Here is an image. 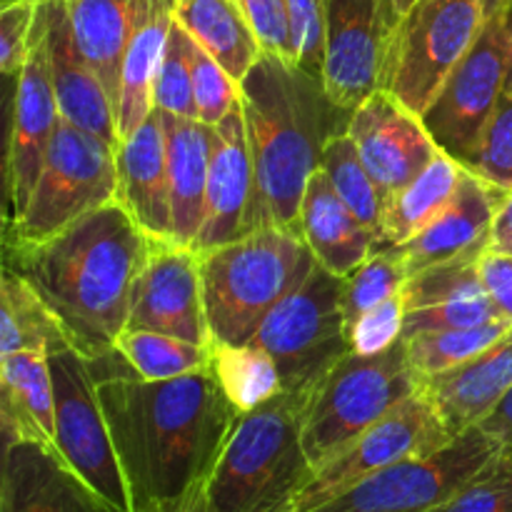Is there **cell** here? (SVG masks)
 <instances>
[{"label":"cell","instance_id":"cell-19","mask_svg":"<svg viewBox=\"0 0 512 512\" xmlns=\"http://www.w3.org/2000/svg\"><path fill=\"white\" fill-rule=\"evenodd\" d=\"M0 512H120L58 453L30 440L3 448Z\"/></svg>","mask_w":512,"mask_h":512},{"label":"cell","instance_id":"cell-28","mask_svg":"<svg viewBox=\"0 0 512 512\" xmlns=\"http://www.w3.org/2000/svg\"><path fill=\"white\" fill-rule=\"evenodd\" d=\"M0 423L3 443L30 440L60 455L48 355L13 353L0 358Z\"/></svg>","mask_w":512,"mask_h":512},{"label":"cell","instance_id":"cell-38","mask_svg":"<svg viewBox=\"0 0 512 512\" xmlns=\"http://www.w3.org/2000/svg\"><path fill=\"white\" fill-rule=\"evenodd\" d=\"M153 108L160 113L198 120V105L190 75V35L175 20L163 60L153 80Z\"/></svg>","mask_w":512,"mask_h":512},{"label":"cell","instance_id":"cell-35","mask_svg":"<svg viewBox=\"0 0 512 512\" xmlns=\"http://www.w3.org/2000/svg\"><path fill=\"white\" fill-rule=\"evenodd\" d=\"M512 328V318H498L490 323L473 325V328H448V330H428V333H415L405 338L408 345V363L420 380L430 375L445 373L465 360L475 358L485 348L503 338Z\"/></svg>","mask_w":512,"mask_h":512},{"label":"cell","instance_id":"cell-18","mask_svg":"<svg viewBox=\"0 0 512 512\" xmlns=\"http://www.w3.org/2000/svg\"><path fill=\"white\" fill-rule=\"evenodd\" d=\"M348 135L385 198L423 173L440 153L423 118L390 90L370 95L353 110Z\"/></svg>","mask_w":512,"mask_h":512},{"label":"cell","instance_id":"cell-41","mask_svg":"<svg viewBox=\"0 0 512 512\" xmlns=\"http://www.w3.org/2000/svg\"><path fill=\"white\" fill-rule=\"evenodd\" d=\"M190 75H193L198 120L205 125H218L238 105L240 85L193 38H190Z\"/></svg>","mask_w":512,"mask_h":512},{"label":"cell","instance_id":"cell-29","mask_svg":"<svg viewBox=\"0 0 512 512\" xmlns=\"http://www.w3.org/2000/svg\"><path fill=\"white\" fill-rule=\"evenodd\" d=\"M175 20L238 85L263 55L240 0H178Z\"/></svg>","mask_w":512,"mask_h":512},{"label":"cell","instance_id":"cell-5","mask_svg":"<svg viewBox=\"0 0 512 512\" xmlns=\"http://www.w3.org/2000/svg\"><path fill=\"white\" fill-rule=\"evenodd\" d=\"M315 263L300 230L283 225H263L200 253L213 345L250 343L270 310L308 278Z\"/></svg>","mask_w":512,"mask_h":512},{"label":"cell","instance_id":"cell-30","mask_svg":"<svg viewBox=\"0 0 512 512\" xmlns=\"http://www.w3.org/2000/svg\"><path fill=\"white\" fill-rule=\"evenodd\" d=\"M70 33L118 108L120 70L133 25V0H63Z\"/></svg>","mask_w":512,"mask_h":512},{"label":"cell","instance_id":"cell-44","mask_svg":"<svg viewBox=\"0 0 512 512\" xmlns=\"http://www.w3.org/2000/svg\"><path fill=\"white\" fill-rule=\"evenodd\" d=\"M38 5L35 0L0 5V70L8 78H18L28 63Z\"/></svg>","mask_w":512,"mask_h":512},{"label":"cell","instance_id":"cell-50","mask_svg":"<svg viewBox=\"0 0 512 512\" xmlns=\"http://www.w3.org/2000/svg\"><path fill=\"white\" fill-rule=\"evenodd\" d=\"M512 0H480V8H483V18H498V15L508 13Z\"/></svg>","mask_w":512,"mask_h":512},{"label":"cell","instance_id":"cell-15","mask_svg":"<svg viewBox=\"0 0 512 512\" xmlns=\"http://www.w3.org/2000/svg\"><path fill=\"white\" fill-rule=\"evenodd\" d=\"M128 328L213 348L198 250L170 238H150L148 255L130 293Z\"/></svg>","mask_w":512,"mask_h":512},{"label":"cell","instance_id":"cell-8","mask_svg":"<svg viewBox=\"0 0 512 512\" xmlns=\"http://www.w3.org/2000/svg\"><path fill=\"white\" fill-rule=\"evenodd\" d=\"M250 343L278 363L285 390H313L330 368L353 353L343 310V278L315 263L308 278L270 310Z\"/></svg>","mask_w":512,"mask_h":512},{"label":"cell","instance_id":"cell-37","mask_svg":"<svg viewBox=\"0 0 512 512\" xmlns=\"http://www.w3.org/2000/svg\"><path fill=\"white\" fill-rule=\"evenodd\" d=\"M405 283L408 268L398 245H378L360 268L343 278V310L348 325L400 293Z\"/></svg>","mask_w":512,"mask_h":512},{"label":"cell","instance_id":"cell-11","mask_svg":"<svg viewBox=\"0 0 512 512\" xmlns=\"http://www.w3.org/2000/svg\"><path fill=\"white\" fill-rule=\"evenodd\" d=\"M325 13V93L353 113L370 95L388 90L405 15L395 0H325Z\"/></svg>","mask_w":512,"mask_h":512},{"label":"cell","instance_id":"cell-51","mask_svg":"<svg viewBox=\"0 0 512 512\" xmlns=\"http://www.w3.org/2000/svg\"><path fill=\"white\" fill-rule=\"evenodd\" d=\"M505 28H508V75H505V93L512 95V3L505 13Z\"/></svg>","mask_w":512,"mask_h":512},{"label":"cell","instance_id":"cell-39","mask_svg":"<svg viewBox=\"0 0 512 512\" xmlns=\"http://www.w3.org/2000/svg\"><path fill=\"white\" fill-rule=\"evenodd\" d=\"M463 168L495 188L512 190V95H500L498 108L490 115Z\"/></svg>","mask_w":512,"mask_h":512},{"label":"cell","instance_id":"cell-53","mask_svg":"<svg viewBox=\"0 0 512 512\" xmlns=\"http://www.w3.org/2000/svg\"><path fill=\"white\" fill-rule=\"evenodd\" d=\"M5 3H15V0H0V5H5ZM35 3H45V0H35Z\"/></svg>","mask_w":512,"mask_h":512},{"label":"cell","instance_id":"cell-47","mask_svg":"<svg viewBox=\"0 0 512 512\" xmlns=\"http://www.w3.org/2000/svg\"><path fill=\"white\" fill-rule=\"evenodd\" d=\"M480 428L488 435H493L495 443L500 445V450L512 458V390L505 395L503 403L480 423Z\"/></svg>","mask_w":512,"mask_h":512},{"label":"cell","instance_id":"cell-21","mask_svg":"<svg viewBox=\"0 0 512 512\" xmlns=\"http://www.w3.org/2000/svg\"><path fill=\"white\" fill-rule=\"evenodd\" d=\"M505 193L508 190L495 188L465 170L443 213L430 220L408 243L398 245L408 278L463 255H483L490 248V230Z\"/></svg>","mask_w":512,"mask_h":512},{"label":"cell","instance_id":"cell-16","mask_svg":"<svg viewBox=\"0 0 512 512\" xmlns=\"http://www.w3.org/2000/svg\"><path fill=\"white\" fill-rule=\"evenodd\" d=\"M13 98L8 160H5V188H8V223L18 218L28 205L30 193L43 170L53 135L58 130L60 105L50 73L48 45H45L40 13L35 18L33 45L25 68L20 70Z\"/></svg>","mask_w":512,"mask_h":512},{"label":"cell","instance_id":"cell-2","mask_svg":"<svg viewBox=\"0 0 512 512\" xmlns=\"http://www.w3.org/2000/svg\"><path fill=\"white\" fill-rule=\"evenodd\" d=\"M150 235L115 200L48 240L5 245V268L40 295L85 358L115 350L128 328L130 293L148 255Z\"/></svg>","mask_w":512,"mask_h":512},{"label":"cell","instance_id":"cell-42","mask_svg":"<svg viewBox=\"0 0 512 512\" xmlns=\"http://www.w3.org/2000/svg\"><path fill=\"white\" fill-rule=\"evenodd\" d=\"M285 3H288L293 65L313 78L323 80L325 50H328L325 0H285Z\"/></svg>","mask_w":512,"mask_h":512},{"label":"cell","instance_id":"cell-1","mask_svg":"<svg viewBox=\"0 0 512 512\" xmlns=\"http://www.w3.org/2000/svg\"><path fill=\"white\" fill-rule=\"evenodd\" d=\"M90 368L135 512L208 483L240 415L213 365L183 378L143 380L110 350L90 360Z\"/></svg>","mask_w":512,"mask_h":512},{"label":"cell","instance_id":"cell-7","mask_svg":"<svg viewBox=\"0 0 512 512\" xmlns=\"http://www.w3.org/2000/svg\"><path fill=\"white\" fill-rule=\"evenodd\" d=\"M115 200L118 160L113 145L60 120L28 205L5 225V245H33L53 238Z\"/></svg>","mask_w":512,"mask_h":512},{"label":"cell","instance_id":"cell-27","mask_svg":"<svg viewBox=\"0 0 512 512\" xmlns=\"http://www.w3.org/2000/svg\"><path fill=\"white\" fill-rule=\"evenodd\" d=\"M160 120H163L165 145H168L173 240L195 248V240H198L205 218L213 125L170 113H160Z\"/></svg>","mask_w":512,"mask_h":512},{"label":"cell","instance_id":"cell-49","mask_svg":"<svg viewBox=\"0 0 512 512\" xmlns=\"http://www.w3.org/2000/svg\"><path fill=\"white\" fill-rule=\"evenodd\" d=\"M150 512H215V510L213 505L208 503L205 485H198V488L190 490V493L183 495V498L158 505V508H153Z\"/></svg>","mask_w":512,"mask_h":512},{"label":"cell","instance_id":"cell-52","mask_svg":"<svg viewBox=\"0 0 512 512\" xmlns=\"http://www.w3.org/2000/svg\"><path fill=\"white\" fill-rule=\"evenodd\" d=\"M395 3H398V8L403 10V15H405V13H408L410 8H413L415 3H418V0H395Z\"/></svg>","mask_w":512,"mask_h":512},{"label":"cell","instance_id":"cell-10","mask_svg":"<svg viewBox=\"0 0 512 512\" xmlns=\"http://www.w3.org/2000/svg\"><path fill=\"white\" fill-rule=\"evenodd\" d=\"M500 450L480 425L430 455L400 460L310 512H428Z\"/></svg>","mask_w":512,"mask_h":512},{"label":"cell","instance_id":"cell-12","mask_svg":"<svg viewBox=\"0 0 512 512\" xmlns=\"http://www.w3.org/2000/svg\"><path fill=\"white\" fill-rule=\"evenodd\" d=\"M455 440L423 393L395 405L373 428L355 438L335 458L313 470L288 512H310L343 495L360 480L415 455H430Z\"/></svg>","mask_w":512,"mask_h":512},{"label":"cell","instance_id":"cell-13","mask_svg":"<svg viewBox=\"0 0 512 512\" xmlns=\"http://www.w3.org/2000/svg\"><path fill=\"white\" fill-rule=\"evenodd\" d=\"M483 25L480 0H418L400 25L390 93L423 115Z\"/></svg>","mask_w":512,"mask_h":512},{"label":"cell","instance_id":"cell-23","mask_svg":"<svg viewBox=\"0 0 512 512\" xmlns=\"http://www.w3.org/2000/svg\"><path fill=\"white\" fill-rule=\"evenodd\" d=\"M512 390V328L475 358L420 380V393L453 438L483 423Z\"/></svg>","mask_w":512,"mask_h":512},{"label":"cell","instance_id":"cell-24","mask_svg":"<svg viewBox=\"0 0 512 512\" xmlns=\"http://www.w3.org/2000/svg\"><path fill=\"white\" fill-rule=\"evenodd\" d=\"M118 160V203L133 215L150 238L173 240L168 183V145L158 110L115 150Z\"/></svg>","mask_w":512,"mask_h":512},{"label":"cell","instance_id":"cell-4","mask_svg":"<svg viewBox=\"0 0 512 512\" xmlns=\"http://www.w3.org/2000/svg\"><path fill=\"white\" fill-rule=\"evenodd\" d=\"M310 393V390H308ZM308 393L280 390L260 408L240 413L205 483L215 512H288L313 478L303 445Z\"/></svg>","mask_w":512,"mask_h":512},{"label":"cell","instance_id":"cell-31","mask_svg":"<svg viewBox=\"0 0 512 512\" xmlns=\"http://www.w3.org/2000/svg\"><path fill=\"white\" fill-rule=\"evenodd\" d=\"M465 168L440 150L433 163L408 185L385 198L383 245H403L453 200Z\"/></svg>","mask_w":512,"mask_h":512},{"label":"cell","instance_id":"cell-46","mask_svg":"<svg viewBox=\"0 0 512 512\" xmlns=\"http://www.w3.org/2000/svg\"><path fill=\"white\" fill-rule=\"evenodd\" d=\"M480 278L500 313L512 318V255L485 250L480 255Z\"/></svg>","mask_w":512,"mask_h":512},{"label":"cell","instance_id":"cell-9","mask_svg":"<svg viewBox=\"0 0 512 512\" xmlns=\"http://www.w3.org/2000/svg\"><path fill=\"white\" fill-rule=\"evenodd\" d=\"M55 395V440L65 463L120 512H135L110 438L90 360L75 348L48 353Z\"/></svg>","mask_w":512,"mask_h":512},{"label":"cell","instance_id":"cell-6","mask_svg":"<svg viewBox=\"0 0 512 512\" xmlns=\"http://www.w3.org/2000/svg\"><path fill=\"white\" fill-rule=\"evenodd\" d=\"M418 390L405 338L378 355H345L305 395L303 445L313 470L335 458Z\"/></svg>","mask_w":512,"mask_h":512},{"label":"cell","instance_id":"cell-32","mask_svg":"<svg viewBox=\"0 0 512 512\" xmlns=\"http://www.w3.org/2000/svg\"><path fill=\"white\" fill-rule=\"evenodd\" d=\"M73 348L63 325L25 278L3 265L0 278V358L13 353H43Z\"/></svg>","mask_w":512,"mask_h":512},{"label":"cell","instance_id":"cell-40","mask_svg":"<svg viewBox=\"0 0 512 512\" xmlns=\"http://www.w3.org/2000/svg\"><path fill=\"white\" fill-rule=\"evenodd\" d=\"M428 512H512V458L493 455L448 500Z\"/></svg>","mask_w":512,"mask_h":512},{"label":"cell","instance_id":"cell-3","mask_svg":"<svg viewBox=\"0 0 512 512\" xmlns=\"http://www.w3.org/2000/svg\"><path fill=\"white\" fill-rule=\"evenodd\" d=\"M240 110L263 220L298 228L308 180L323 165L330 140L348 130L353 113L330 100L323 80L273 53L260 55L240 80Z\"/></svg>","mask_w":512,"mask_h":512},{"label":"cell","instance_id":"cell-34","mask_svg":"<svg viewBox=\"0 0 512 512\" xmlns=\"http://www.w3.org/2000/svg\"><path fill=\"white\" fill-rule=\"evenodd\" d=\"M115 350L143 380H173L208 368L213 348L195 345L153 330L125 328L115 340Z\"/></svg>","mask_w":512,"mask_h":512},{"label":"cell","instance_id":"cell-25","mask_svg":"<svg viewBox=\"0 0 512 512\" xmlns=\"http://www.w3.org/2000/svg\"><path fill=\"white\" fill-rule=\"evenodd\" d=\"M298 230L325 270L348 278L378 248V238L335 193L325 170H315L300 203Z\"/></svg>","mask_w":512,"mask_h":512},{"label":"cell","instance_id":"cell-43","mask_svg":"<svg viewBox=\"0 0 512 512\" xmlns=\"http://www.w3.org/2000/svg\"><path fill=\"white\" fill-rule=\"evenodd\" d=\"M405 325V298L403 290L380 303L378 308L360 315L355 323L348 325L350 350L358 355H378L393 348L403 338Z\"/></svg>","mask_w":512,"mask_h":512},{"label":"cell","instance_id":"cell-48","mask_svg":"<svg viewBox=\"0 0 512 512\" xmlns=\"http://www.w3.org/2000/svg\"><path fill=\"white\" fill-rule=\"evenodd\" d=\"M495 253L512 255V190L503 195L498 205V213H495L493 230H490V248Z\"/></svg>","mask_w":512,"mask_h":512},{"label":"cell","instance_id":"cell-22","mask_svg":"<svg viewBox=\"0 0 512 512\" xmlns=\"http://www.w3.org/2000/svg\"><path fill=\"white\" fill-rule=\"evenodd\" d=\"M38 13L48 45L60 115L118 150L120 135L113 98L75 45L63 0H45L38 5Z\"/></svg>","mask_w":512,"mask_h":512},{"label":"cell","instance_id":"cell-45","mask_svg":"<svg viewBox=\"0 0 512 512\" xmlns=\"http://www.w3.org/2000/svg\"><path fill=\"white\" fill-rule=\"evenodd\" d=\"M263 53H273L293 65L288 3L285 0H240Z\"/></svg>","mask_w":512,"mask_h":512},{"label":"cell","instance_id":"cell-33","mask_svg":"<svg viewBox=\"0 0 512 512\" xmlns=\"http://www.w3.org/2000/svg\"><path fill=\"white\" fill-rule=\"evenodd\" d=\"M213 365L223 393L238 413L260 408L285 390L278 363L255 343L213 345Z\"/></svg>","mask_w":512,"mask_h":512},{"label":"cell","instance_id":"cell-14","mask_svg":"<svg viewBox=\"0 0 512 512\" xmlns=\"http://www.w3.org/2000/svg\"><path fill=\"white\" fill-rule=\"evenodd\" d=\"M508 75V28L505 15L485 20L478 40L455 65L420 118L430 138L450 158L465 163L498 108Z\"/></svg>","mask_w":512,"mask_h":512},{"label":"cell","instance_id":"cell-26","mask_svg":"<svg viewBox=\"0 0 512 512\" xmlns=\"http://www.w3.org/2000/svg\"><path fill=\"white\" fill-rule=\"evenodd\" d=\"M178 0H133V25L120 70L115 120L120 140L138 130L153 113V80L163 60Z\"/></svg>","mask_w":512,"mask_h":512},{"label":"cell","instance_id":"cell-36","mask_svg":"<svg viewBox=\"0 0 512 512\" xmlns=\"http://www.w3.org/2000/svg\"><path fill=\"white\" fill-rule=\"evenodd\" d=\"M328 180L333 183L335 193L345 200L350 210L358 215L360 223L370 228L383 245V210L385 195L373 180V175L365 168L363 158L358 153V145L350 138L348 130L335 135L323 153V165Z\"/></svg>","mask_w":512,"mask_h":512},{"label":"cell","instance_id":"cell-20","mask_svg":"<svg viewBox=\"0 0 512 512\" xmlns=\"http://www.w3.org/2000/svg\"><path fill=\"white\" fill-rule=\"evenodd\" d=\"M478 263L480 255H463L408 278L403 288V338L428 330L473 328L508 318L485 290Z\"/></svg>","mask_w":512,"mask_h":512},{"label":"cell","instance_id":"cell-17","mask_svg":"<svg viewBox=\"0 0 512 512\" xmlns=\"http://www.w3.org/2000/svg\"><path fill=\"white\" fill-rule=\"evenodd\" d=\"M263 225L268 223L260 213L258 180L238 100V105L213 125L205 218L195 250L205 253L218 245L233 243Z\"/></svg>","mask_w":512,"mask_h":512}]
</instances>
